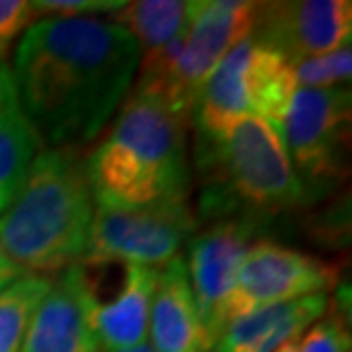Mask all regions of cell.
Returning a JSON list of instances; mask_svg holds the SVG:
<instances>
[{
    "instance_id": "obj_1",
    "label": "cell",
    "mask_w": 352,
    "mask_h": 352,
    "mask_svg": "<svg viewBox=\"0 0 352 352\" xmlns=\"http://www.w3.org/2000/svg\"><path fill=\"white\" fill-rule=\"evenodd\" d=\"M138 65L140 48L122 25L48 16L21 34L10 74L41 146L82 151L126 101Z\"/></svg>"
},
{
    "instance_id": "obj_2",
    "label": "cell",
    "mask_w": 352,
    "mask_h": 352,
    "mask_svg": "<svg viewBox=\"0 0 352 352\" xmlns=\"http://www.w3.org/2000/svg\"><path fill=\"white\" fill-rule=\"evenodd\" d=\"M94 208L80 149L41 146L0 213V250L25 274L65 270L82 258Z\"/></svg>"
},
{
    "instance_id": "obj_3",
    "label": "cell",
    "mask_w": 352,
    "mask_h": 352,
    "mask_svg": "<svg viewBox=\"0 0 352 352\" xmlns=\"http://www.w3.org/2000/svg\"><path fill=\"white\" fill-rule=\"evenodd\" d=\"M195 163L206 220L258 224L314 197L295 174L279 131L254 115L238 117L215 133H197Z\"/></svg>"
},
{
    "instance_id": "obj_4",
    "label": "cell",
    "mask_w": 352,
    "mask_h": 352,
    "mask_svg": "<svg viewBox=\"0 0 352 352\" xmlns=\"http://www.w3.org/2000/svg\"><path fill=\"white\" fill-rule=\"evenodd\" d=\"M188 119L158 98L131 89L108 135L85 158L96 206L129 208L186 199Z\"/></svg>"
},
{
    "instance_id": "obj_5",
    "label": "cell",
    "mask_w": 352,
    "mask_h": 352,
    "mask_svg": "<svg viewBox=\"0 0 352 352\" xmlns=\"http://www.w3.org/2000/svg\"><path fill=\"white\" fill-rule=\"evenodd\" d=\"M298 89L284 55L256 39H243L213 69L192 105L195 133H215L238 117L254 115L279 131Z\"/></svg>"
},
{
    "instance_id": "obj_6",
    "label": "cell",
    "mask_w": 352,
    "mask_h": 352,
    "mask_svg": "<svg viewBox=\"0 0 352 352\" xmlns=\"http://www.w3.org/2000/svg\"><path fill=\"white\" fill-rule=\"evenodd\" d=\"M197 213L186 199L156 201L149 206H96L87 248L78 263H126L163 267L197 231Z\"/></svg>"
},
{
    "instance_id": "obj_7",
    "label": "cell",
    "mask_w": 352,
    "mask_h": 352,
    "mask_svg": "<svg viewBox=\"0 0 352 352\" xmlns=\"http://www.w3.org/2000/svg\"><path fill=\"white\" fill-rule=\"evenodd\" d=\"M350 87H298L279 124L288 158L309 192L343 176L350 138Z\"/></svg>"
},
{
    "instance_id": "obj_8",
    "label": "cell",
    "mask_w": 352,
    "mask_h": 352,
    "mask_svg": "<svg viewBox=\"0 0 352 352\" xmlns=\"http://www.w3.org/2000/svg\"><path fill=\"white\" fill-rule=\"evenodd\" d=\"M256 14L258 3H245V0L201 3L199 12L190 23L186 44L176 60L160 103L190 122L201 85L231 48L252 37Z\"/></svg>"
},
{
    "instance_id": "obj_9",
    "label": "cell",
    "mask_w": 352,
    "mask_h": 352,
    "mask_svg": "<svg viewBox=\"0 0 352 352\" xmlns=\"http://www.w3.org/2000/svg\"><path fill=\"white\" fill-rule=\"evenodd\" d=\"M339 281V270L305 252L272 241L252 243L231 293L227 318L234 322L256 309L284 305L309 295H325Z\"/></svg>"
},
{
    "instance_id": "obj_10",
    "label": "cell",
    "mask_w": 352,
    "mask_h": 352,
    "mask_svg": "<svg viewBox=\"0 0 352 352\" xmlns=\"http://www.w3.org/2000/svg\"><path fill=\"white\" fill-rule=\"evenodd\" d=\"M254 227L256 224L245 220H217L190 238L186 270L208 352L229 325V300L243 258L252 248Z\"/></svg>"
},
{
    "instance_id": "obj_11",
    "label": "cell",
    "mask_w": 352,
    "mask_h": 352,
    "mask_svg": "<svg viewBox=\"0 0 352 352\" xmlns=\"http://www.w3.org/2000/svg\"><path fill=\"white\" fill-rule=\"evenodd\" d=\"M350 34L352 3L348 0H298L258 3L252 39L284 55L293 67L350 44Z\"/></svg>"
},
{
    "instance_id": "obj_12",
    "label": "cell",
    "mask_w": 352,
    "mask_h": 352,
    "mask_svg": "<svg viewBox=\"0 0 352 352\" xmlns=\"http://www.w3.org/2000/svg\"><path fill=\"white\" fill-rule=\"evenodd\" d=\"M19 352H101L94 329V302L80 263L53 277Z\"/></svg>"
},
{
    "instance_id": "obj_13",
    "label": "cell",
    "mask_w": 352,
    "mask_h": 352,
    "mask_svg": "<svg viewBox=\"0 0 352 352\" xmlns=\"http://www.w3.org/2000/svg\"><path fill=\"white\" fill-rule=\"evenodd\" d=\"M115 277L117 286L112 291H101L91 286L87 279L91 302H94V329L101 352L129 350L146 343L158 267L117 263Z\"/></svg>"
},
{
    "instance_id": "obj_14",
    "label": "cell",
    "mask_w": 352,
    "mask_h": 352,
    "mask_svg": "<svg viewBox=\"0 0 352 352\" xmlns=\"http://www.w3.org/2000/svg\"><path fill=\"white\" fill-rule=\"evenodd\" d=\"M146 336L156 352H208L195 295L190 291L186 261L181 256L158 267Z\"/></svg>"
},
{
    "instance_id": "obj_15",
    "label": "cell",
    "mask_w": 352,
    "mask_h": 352,
    "mask_svg": "<svg viewBox=\"0 0 352 352\" xmlns=\"http://www.w3.org/2000/svg\"><path fill=\"white\" fill-rule=\"evenodd\" d=\"M327 309L329 300L322 293L256 309L229 322L210 352H274L305 334Z\"/></svg>"
},
{
    "instance_id": "obj_16",
    "label": "cell",
    "mask_w": 352,
    "mask_h": 352,
    "mask_svg": "<svg viewBox=\"0 0 352 352\" xmlns=\"http://www.w3.org/2000/svg\"><path fill=\"white\" fill-rule=\"evenodd\" d=\"M39 149L41 142L21 110L10 69L0 67V213L19 192Z\"/></svg>"
},
{
    "instance_id": "obj_17",
    "label": "cell",
    "mask_w": 352,
    "mask_h": 352,
    "mask_svg": "<svg viewBox=\"0 0 352 352\" xmlns=\"http://www.w3.org/2000/svg\"><path fill=\"white\" fill-rule=\"evenodd\" d=\"M199 3L183 0H138L124 3V7L112 16V23L122 25L135 39L140 53H151L163 48L195 19Z\"/></svg>"
},
{
    "instance_id": "obj_18",
    "label": "cell",
    "mask_w": 352,
    "mask_h": 352,
    "mask_svg": "<svg viewBox=\"0 0 352 352\" xmlns=\"http://www.w3.org/2000/svg\"><path fill=\"white\" fill-rule=\"evenodd\" d=\"M51 284V274H21L0 293V352L21 350L34 311Z\"/></svg>"
},
{
    "instance_id": "obj_19",
    "label": "cell",
    "mask_w": 352,
    "mask_h": 352,
    "mask_svg": "<svg viewBox=\"0 0 352 352\" xmlns=\"http://www.w3.org/2000/svg\"><path fill=\"white\" fill-rule=\"evenodd\" d=\"M352 65V48L350 44L336 48L332 53L316 55L293 65L295 82L298 87L307 89H327V87H341V82L350 80V67Z\"/></svg>"
},
{
    "instance_id": "obj_20",
    "label": "cell",
    "mask_w": 352,
    "mask_h": 352,
    "mask_svg": "<svg viewBox=\"0 0 352 352\" xmlns=\"http://www.w3.org/2000/svg\"><path fill=\"white\" fill-rule=\"evenodd\" d=\"M350 332L348 320L339 314H329L327 318L316 320L311 327L298 339L295 352H348Z\"/></svg>"
},
{
    "instance_id": "obj_21",
    "label": "cell",
    "mask_w": 352,
    "mask_h": 352,
    "mask_svg": "<svg viewBox=\"0 0 352 352\" xmlns=\"http://www.w3.org/2000/svg\"><path fill=\"white\" fill-rule=\"evenodd\" d=\"M37 12L28 0H0V67L14 39L37 23Z\"/></svg>"
},
{
    "instance_id": "obj_22",
    "label": "cell",
    "mask_w": 352,
    "mask_h": 352,
    "mask_svg": "<svg viewBox=\"0 0 352 352\" xmlns=\"http://www.w3.org/2000/svg\"><path fill=\"white\" fill-rule=\"evenodd\" d=\"M32 7L37 16L78 19L87 14H115L124 7V0H37Z\"/></svg>"
},
{
    "instance_id": "obj_23",
    "label": "cell",
    "mask_w": 352,
    "mask_h": 352,
    "mask_svg": "<svg viewBox=\"0 0 352 352\" xmlns=\"http://www.w3.org/2000/svg\"><path fill=\"white\" fill-rule=\"evenodd\" d=\"M21 274H25V272L21 270V267L14 265L10 258H7V256L0 258V293H3L5 288L12 284V281H16Z\"/></svg>"
},
{
    "instance_id": "obj_24",
    "label": "cell",
    "mask_w": 352,
    "mask_h": 352,
    "mask_svg": "<svg viewBox=\"0 0 352 352\" xmlns=\"http://www.w3.org/2000/svg\"><path fill=\"white\" fill-rule=\"evenodd\" d=\"M298 339H300V336H298ZM298 339H293V341H286L284 346H279V348L274 350V352H295V350H298Z\"/></svg>"
},
{
    "instance_id": "obj_25",
    "label": "cell",
    "mask_w": 352,
    "mask_h": 352,
    "mask_svg": "<svg viewBox=\"0 0 352 352\" xmlns=\"http://www.w3.org/2000/svg\"><path fill=\"white\" fill-rule=\"evenodd\" d=\"M117 352H156L153 350L149 343H140V346H135V348H129V350H117Z\"/></svg>"
},
{
    "instance_id": "obj_26",
    "label": "cell",
    "mask_w": 352,
    "mask_h": 352,
    "mask_svg": "<svg viewBox=\"0 0 352 352\" xmlns=\"http://www.w3.org/2000/svg\"><path fill=\"white\" fill-rule=\"evenodd\" d=\"M3 256H5V254H3V250H0V258H3Z\"/></svg>"
}]
</instances>
